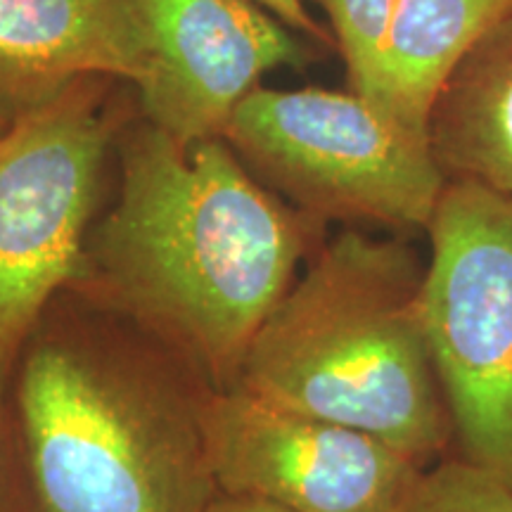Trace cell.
<instances>
[{
  "label": "cell",
  "mask_w": 512,
  "mask_h": 512,
  "mask_svg": "<svg viewBox=\"0 0 512 512\" xmlns=\"http://www.w3.org/2000/svg\"><path fill=\"white\" fill-rule=\"evenodd\" d=\"M150 43L133 0H0V114L17 119L88 76L140 86Z\"/></svg>",
  "instance_id": "cell-9"
},
{
  "label": "cell",
  "mask_w": 512,
  "mask_h": 512,
  "mask_svg": "<svg viewBox=\"0 0 512 512\" xmlns=\"http://www.w3.org/2000/svg\"><path fill=\"white\" fill-rule=\"evenodd\" d=\"M427 136L446 181L512 197V10L448 72Z\"/></svg>",
  "instance_id": "cell-10"
},
{
  "label": "cell",
  "mask_w": 512,
  "mask_h": 512,
  "mask_svg": "<svg viewBox=\"0 0 512 512\" xmlns=\"http://www.w3.org/2000/svg\"><path fill=\"white\" fill-rule=\"evenodd\" d=\"M204 394L74 342L31 347L19 415L46 512H207Z\"/></svg>",
  "instance_id": "cell-3"
},
{
  "label": "cell",
  "mask_w": 512,
  "mask_h": 512,
  "mask_svg": "<svg viewBox=\"0 0 512 512\" xmlns=\"http://www.w3.org/2000/svg\"><path fill=\"white\" fill-rule=\"evenodd\" d=\"M112 81H76L0 133V403L50 299L81 275L102 166L124 126Z\"/></svg>",
  "instance_id": "cell-5"
},
{
  "label": "cell",
  "mask_w": 512,
  "mask_h": 512,
  "mask_svg": "<svg viewBox=\"0 0 512 512\" xmlns=\"http://www.w3.org/2000/svg\"><path fill=\"white\" fill-rule=\"evenodd\" d=\"M252 3L261 5V8L271 12L273 17H278L285 27L297 31L299 36L309 38L311 43H318L325 50L335 48V38L330 36V31L318 22L316 17L306 10L304 0H252Z\"/></svg>",
  "instance_id": "cell-14"
},
{
  "label": "cell",
  "mask_w": 512,
  "mask_h": 512,
  "mask_svg": "<svg viewBox=\"0 0 512 512\" xmlns=\"http://www.w3.org/2000/svg\"><path fill=\"white\" fill-rule=\"evenodd\" d=\"M399 512H512V489L456 456L434 463Z\"/></svg>",
  "instance_id": "cell-13"
},
{
  "label": "cell",
  "mask_w": 512,
  "mask_h": 512,
  "mask_svg": "<svg viewBox=\"0 0 512 512\" xmlns=\"http://www.w3.org/2000/svg\"><path fill=\"white\" fill-rule=\"evenodd\" d=\"M427 238L422 318L453 456L512 489V197L448 181Z\"/></svg>",
  "instance_id": "cell-6"
},
{
  "label": "cell",
  "mask_w": 512,
  "mask_h": 512,
  "mask_svg": "<svg viewBox=\"0 0 512 512\" xmlns=\"http://www.w3.org/2000/svg\"><path fill=\"white\" fill-rule=\"evenodd\" d=\"M422 280L425 259L408 235L342 228L256 332L235 387L373 434L425 467L451 458Z\"/></svg>",
  "instance_id": "cell-2"
},
{
  "label": "cell",
  "mask_w": 512,
  "mask_h": 512,
  "mask_svg": "<svg viewBox=\"0 0 512 512\" xmlns=\"http://www.w3.org/2000/svg\"><path fill=\"white\" fill-rule=\"evenodd\" d=\"M114 143L119 195L88 233L76 283L150 330L207 392L233 389L325 223L264 188L223 138L178 145L140 119Z\"/></svg>",
  "instance_id": "cell-1"
},
{
  "label": "cell",
  "mask_w": 512,
  "mask_h": 512,
  "mask_svg": "<svg viewBox=\"0 0 512 512\" xmlns=\"http://www.w3.org/2000/svg\"><path fill=\"white\" fill-rule=\"evenodd\" d=\"M328 15L335 48L347 67L349 91L373 100L380 48L394 0H316Z\"/></svg>",
  "instance_id": "cell-12"
},
{
  "label": "cell",
  "mask_w": 512,
  "mask_h": 512,
  "mask_svg": "<svg viewBox=\"0 0 512 512\" xmlns=\"http://www.w3.org/2000/svg\"><path fill=\"white\" fill-rule=\"evenodd\" d=\"M207 512H287L278 505L259 501V498L249 496H230V494H216L214 501L209 503Z\"/></svg>",
  "instance_id": "cell-15"
},
{
  "label": "cell",
  "mask_w": 512,
  "mask_h": 512,
  "mask_svg": "<svg viewBox=\"0 0 512 512\" xmlns=\"http://www.w3.org/2000/svg\"><path fill=\"white\" fill-rule=\"evenodd\" d=\"M150 43L143 119L178 145L223 138L268 72L306 69L320 50L252 0H133Z\"/></svg>",
  "instance_id": "cell-8"
},
{
  "label": "cell",
  "mask_w": 512,
  "mask_h": 512,
  "mask_svg": "<svg viewBox=\"0 0 512 512\" xmlns=\"http://www.w3.org/2000/svg\"><path fill=\"white\" fill-rule=\"evenodd\" d=\"M10 124H12V121H10V119H5V117H3V114H0V133H3V131H5V128H8Z\"/></svg>",
  "instance_id": "cell-16"
},
{
  "label": "cell",
  "mask_w": 512,
  "mask_h": 512,
  "mask_svg": "<svg viewBox=\"0 0 512 512\" xmlns=\"http://www.w3.org/2000/svg\"><path fill=\"white\" fill-rule=\"evenodd\" d=\"M512 10V0H394L373 100L415 131L460 57Z\"/></svg>",
  "instance_id": "cell-11"
},
{
  "label": "cell",
  "mask_w": 512,
  "mask_h": 512,
  "mask_svg": "<svg viewBox=\"0 0 512 512\" xmlns=\"http://www.w3.org/2000/svg\"><path fill=\"white\" fill-rule=\"evenodd\" d=\"M223 140L264 188L325 226L427 233L448 183L427 133L354 91L259 86Z\"/></svg>",
  "instance_id": "cell-4"
},
{
  "label": "cell",
  "mask_w": 512,
  "mask_h": 512,
  "mask_svg": "<svg viewBox=\"0 0 512 512\" xmlns=\"http://www.w3.org/2000/svg\"><path fill=\"white\" fill-rule=\"evenodd\" d=\"M202 434L219 494L287 512H399L427 470L373 434L238 387L204 394Z\"/></svg>",
  "instance_id": "cell-7"
}]
</instances>
